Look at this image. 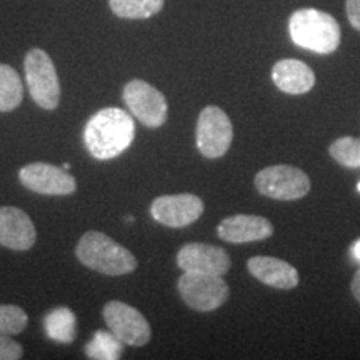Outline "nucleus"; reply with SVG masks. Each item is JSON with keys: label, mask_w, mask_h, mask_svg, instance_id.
<instances>
[{"label": "nucleus", "mask_w": 360, "mask_h": 360, "mask_svg": "<svg viewBox=\"0 0 360 360\" xmlns=\"http://www.w3.org/2000/svg\"><path fill=\"white\" fill-rule=\"evenodd\" d=\"M276 87L290 96H302L314 89L315 74L310 67L297 58H282L272 67Z\"/></svg>", "instance_id": "dca6fc26"}, {"label": "nucleus", "mask_w": 360, "mask_h": 360, "mask_svg": "<svg viewBox=\"0 0 360 360\" xmlns=\"http://www.w3.org/2000/svg\"><path fill=\"white\" fill-rule=\"evenodd\" d=\"M135 125L132 115L122 109L107 107L89 119L84 129V143L89 154L98 160L120 155L132 146Z\"/></svg>", "instance_id": "f257e3e1"}, {"label": "nucleus", "mask_w": 360, "mask_h": 360, "mask_svg": "<svg viewBox=\"0 0 360 360\" xmlns=\"http://www.w3.org/2000/svg\"><path fill=\"white\" fill-rule=\"evenodd\" d=\"M44 327L52 340L58 344H72L77 330V319L69 307H57L45 315Z\"/></svg>", "instance_id": "f3484780"}, {"label": "nucleus", "mask_w": 360, "mask_h": 360, "mask_svg": "<svg viewBox=\"0 0 360 360\" xmlns=\"http://www.w3.org/2000/svg\"><path fill=\"white\" fill-rule=\"evenodd\" d=\"M179 294L197 312H212L229 299V285L222 276L184 272L177 281Z\"/></svg>", "instance_id": "39448f33"}, {"label": "nucleus", "mask_w": 360, "mask_h": 360, "mask_svg": "<svg viewBox=\"0 0 360 360\" xmlns=\"http://www.w3.org/2000/svg\"><path fill=\"white\" fill-rule=\"evenodd\" d=\"M124 102L127 103L130 114L141 120L146 127L159 129L167 122L169 105L164 94L146 80L134 79L124 87Z\"/></svg>", "instance_id": "0eeeda50"}, {"label": "nucleus", "mask_w": 360, "mask_h": 360, "mask_svg": "<svg viewBox=\"0 0 360 360\" xmlns=\"http://www.w3.org/2000/svg\"><path fill=\"white\" fill-rule=\"evenodd\" d=\"M177 265L184 272L224 276L229 272L232 262L222 247L191 242L179 250Z\"/></svg>", "instance_id": "f8f14e48"}, {"label": "nucleus", "mask_w": 360, "mask_h": 360, "mask_svg": "<svg viewBox=\"0 0 360 360\" xmlns=\"http://www.w3.org/2000/svg\"><path fill=\"white\" fill-rule=\"evenodd\" d=\"M274 225L270 220L260 215L238 214L224 219L217 227V236L220 240L229 244H249L272 237Z\"/></svg>", "instance_id": "4468645a"}, {"label": "nucleus", "mask_w": 360, "mask_h": 360, "mask_svg": "<svg viewBox=\"0 0 360 360\" xmlns=\"http://www.w3.org/2000/svg\"><path fill=\"white\" fill-rule=\"evenodd\" d=\"M328 154L337 164L347 169L360 167V139L357 137H340L330 143Z\"/></svg>", "instance_id": "412c9836"}, {"label": "nucleus", "mask_w": 360, "mask_h": 360, "mask_svg": "<svg viewBox=\"0 0 360 360\" xmlns=\"http://www.w3.org/2000/svg\"><path fill=\"white\" fill-rule=\"evenodd\" d=\"M122 342L117 339L110 330H97L94 339L85 345V354H87L89 359L115 360L122 357Z\"/></svg>", "instance_id": "aec40b11"}, {"label": "nucleus", "mask_w": 360, "mask_h": 360, "mask_svg": "<svg viewBox=\"0 0 360 360\" xmlns=\"http://www.w3.org/2000/svg\"><path fill=\"white\" fill-rule=\"evenodd\" d=\"M24 355V349L11 335L0 334V360H19Z\"/></svg>", "instance_id": "5701e85b"}, {"label": "nucleus", "mask_w": 360, "mask_h": 360, "mask_svg": "<svg viewBox=\"0 0 360 360\" xmlns=\"http://www.w3.org/2000/svg\"><path fill=\"white\" fill-rule=\"evenodd\" d=\"M24 87L15 69L0 64V112H11L20 105Z\"/></svg>", "instance_id": "a211bd4d"}, {"label": "nucleus", "mask_w": 360, "mask_h": 360, "mask_svg": "<svg viewBox=\"0 0 360 360\" xmlns=\"http://www.w3.org/2000/svg\"><path fill=\"white\" fill-rule=\"evenodd\" d=\"M247 269L257 281L274 289L290 290L299 285V272L294 265L282 259L269 257V255H255L247 262Z\"/></svg>", "instance_id": "2eb2a0df"}, {"label": "nucleus", "mask_w": 360, "mask_h": 360, "mask_svg": "<svg viewBox=\"0 0 360 360\" xmlns=\"http://www.w3.org/2000/svg\"><path fill=\"white\" fill-rule=\"evenodd\" d=\"M357 188H359V191H360V184H359V187H357Z\"/></svg>", "instance_id": "bb28decb"}, {"label": "nucleus", "mask_w": 360, "mask_h": 360, "mask_svg": "<svg viewBox=\"0 0 360 360\" xmlns=\"http://www.w3.org/2000/svg\"><path fill=\"white\" fill-rule=\"evenodd\" d=\"M233 127L231 119L220 107L209 105L197 120V148L207 159H219L232 146Z\"/></svg>", "instance_id": "6e6552de"}, {"label": "nucleus", "mask_w": 360, "mask_h": 360, "mask_svg": "<svg viewBox=\"0 0 360 360\" xmlns=\"http://www.w3.org/2000/svg\"><path fill=\"white\" fill-rule=\"evenodd\" d=\"M254 186L269 199L297 200L310 192V179L294 165H270L255 175Z\"/></svg>", "instance_id": "423d86ee"}, {"label": "nucleus", "mask_w": 360, "mask_h": 360, "mask_svg": "<svg viewBox=\"0 0 360 360\" xmlns=\"http://www.w3.org/2000/svg\"><path fill=\"white\" fill-rule=\"evenodd\" d=\"M37 240V231L19 207H0V245L12 250H29Z\"/></svg>", "instance_id": "ddd939ff"}, {"label": "nucleus", "mask_w": 360, "mask_h": 360, "mask_svg": "<svg viewBox=\"0 0 360 360\" xmlns=\"http://www.w3.org/2000/svg\"><path fill=\"white\" fill-rule=\"evenodd\" d=\"M350 289H352V294L355 297V300L360 304V269L355 272V276L352 278V283H350Z\"/></svg>", "instance_id": "393cba45"}, {"label": "nucleus", "mask_w": 360, "mask_h": 360, "mask_svg": "<svg viewBox=\"0 0 360 360\" xmlns=\"http://www.w3.org/2000/svg\"><path fill=\"white\" fill-rule=\"evenodd\" d=\"M27 317L25 310L17 305H2L0 304V334L2 335H17L25 330Z\"/></svg>", "instance_id": "4be33fe9"}, {"label": "nucleus", "mask_w": 360, "mask_h": 360, "mask_svg": "<svg viewBox=\"0 0 360 360\" xmlns=\"http://www.w3.org/2000/svg\"><path fill=\"white\" fill-rule=\"evenodd\" d=\"M22 186L42 195H70L77 188L74 175L52 164L34 162L20 169Z\"/></svg>", "instance_id": "9d476101"}, {"label": "nucleus", "mask_w": 360, "mask_h": 360, "mask_svg": "<svg viewBox=\"0 0 360 360\" xmlns=\"http://www.w3.org/2000/svg\"><path fill=\"white\" fill-rule=\"evenodd\" d=\"M103 321L109 330L125 345L142 347L148 344L152 337V328L147 319L132 305L110 300L103 307Z\"/></svg>", "instance_id": "1a4fd4ad"}, {"label": "nucleus", "mask_w": 360, "mask_h": 360, "mask_svg": "<svg viewBox=\"0 0 360 360\" xmlns=\"http://www.w3.org/2000/svg\"><path fill=\"white\" fill-rule=\"evenodd\" d=\"M75 255L85 267L105 276H127L139 265L132 252L97 231L84 233L75 247Z\"/></svg>", "instance_id": "f03ea898"}, {"label": "nucleus", "mask_w": 360, "mask_h": 360, "mask_svg": "<svg viewBox=\"0 0 360 360\" xmlns=\"http://www.w3.org/2000/svg\"><path fill=\"white\" fill-rule=\"evenodd\" d=\"M204 214V202L193 193L162 195L150 205V215L155 222L165 227L182 229L200 219Z\"/></svg>", "instance_id": "9b49d317"}, {"label": "nucleus", "mask_w": 360, "mask_h": 360, "mask_svg": "<svg viewBox=\"0 0 360 360\" xmlns=\"http://www.w3.org/2000/svg\"><path fill=\"white\" fill-rule=\"evenodd\" d=\"M30 97L44 110H56L60 102V80L51 56L42 49H30L24 60Z\"/></svg>", "instance_id": "20e7f679"}, {"label": "nucleus", "mask_w": 360, "mask_h": 360, "mask_svg": "<svg viewBox=\"0 0 360 360\" xmlns=\"http://www.w3.org/2000/svg\"><path fill=\"white\" fill-rule=\"evenodd\" d=\"M289 32L299 47L322 56L335 52L342 39L339 22L317 8H299L292 13Z\"/></svg>", "instance_id": "7ed1b4c3"}, {"label": "nucleus", "mask_w": 360, "mask_h": 360, "mask_svg": "<svg viewBox=\"0 0 360 360\" xmlns=\"http://www.w3.org/2000/svg\"><path fill=\"white\" fill-rule=\"evenodd\" d=\"M345 12H347L349 22L355 30L360 32V0H347L345 2Z\"/></svg>", "instance_id": "b1692460"}, {"label": "nucleus", "mask_w": 360, "mask_h": 360, "mask_svg": "<svg viewBox=\"0 0 360 360\" xmlns=\"http://www.w3.org/2000/svg\"><path fill=\"white\" fill-rule=\"evenodd\" d=\"M352 254H354V257L357 259V260H360V240H357L354 244V247H352Z\"/></svg>", "instance_id": "a878e982"}, {"label": "nucleus", "mask_w": 360, "mask_h": 360, "mask_svg": "<svg viewBox=\"0 0 360 360\" xmlns=\"http://www.w3.org/2000/svg\"><path fill=\"white\" fill-rule=\"evenodd\" d=\"M165 0H109L110 11L120 19H150L164 8Z\"/></svg>", "instance_id": "6ab92c4d"}]
</instances>
